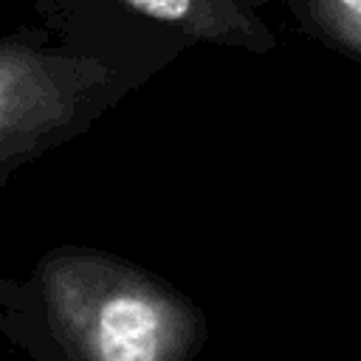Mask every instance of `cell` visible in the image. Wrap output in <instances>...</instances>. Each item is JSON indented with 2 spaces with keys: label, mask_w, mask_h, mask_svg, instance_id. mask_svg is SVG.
<instances>
[{
  "label": "cell",
  "mask_w": 361,
  "mask_h": 361,
  "mask_svg": "<svg viewBox=\"0 0 361 361\" xmlns=\"http://www.w3.org/2000/svg\"><path fill=\"white\" fill-rule=\"evenodd\" d=\"M127 51L87 0H37L0 31V180L85 130L127 79Z\"/></svg>",
  "instance_id": "cell-1"
},
{
  "label": "cell",
  "mask_w": 361,
  "mask_h": 361,
  "mask_svg": "<svg viewBox=\"0 0 361 361\" xmlns=\"http://www.w3.org/2000/svg\"><path fill=\"white\" fill-rule=\"evenodd\" d=\"M341 6L350 8V11H355V14H361V0H341Z\"/></svg>",
  "instance_id": "cell-3"
},
{
  "label": "cell",
  "mask_w": 361,
  "mask_h": 361,
  "mask_svg": "<svg viewBox=\"0 0 361 361\" xmlns=\"http://www.w3.org/2000/svg\"><path fill=\"white\" fill-rule=\"evenodd\" d=\"M3 186H6V183H3V180H0V189H3Z\"/></svg>",
  "instance_id": "cell-4"
},
{
  "label": "cell",
  "mask_w": 361,
  "mask_h": 361,
  "mask_svg": "<svg viewBox=\"0 0 361 361\" xmlns=\"http://www.w3.org/2000/svg\"><path fill=\"white\" fill-rule=\"evenodd\" d=\"M0 336L28 361H166L172 313L121 262L54 248L25 276L0 274Z\"/></svg>",
  "instance_id": "cell-2"
}]
</instances>
